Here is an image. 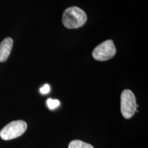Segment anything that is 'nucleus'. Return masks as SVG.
Here are the masks:
<instances>
[{
	"label": "nucleus",
	"instance_id": "f257e3e1",
	"mask_svg": "<svg viewBox=\"0 0 148 148\" xmlns=\"http://www.w3.org/2000/svg\"><path fill=\"white\" fill-rule=\"evenodd\" d=\"M87 14L77 7H70L64 12L62 22L68 29H77L82 27L87 21Z\"/></svg>",
	"mask_w": 148,
	"mask_h": 148
},
{
	"label": "nucleus",
	"instance_id": "f03ea898",
	"mask_svg": "<svg viewBox=\"0 0 148 148\" xmlns=\"http://www.w3.org/2000/svg\"><path fill=\"white\" fill-rule=\"evenodd\" d=\"M136 99L132 92L130 90L122 91L121 95V111L122 116L129 119L134 116L137 110Z\"/></svg>",
	"mask_w": 148,
	"mask_h": 148
},
{
	"label": "nucleus",
	"instance_id": "7ed1b4c3",
	"mask_svg": "<svg viewBox=\"0 0 148 148\" xmlns=\"http://www.w3.org/2000/svg\"><path fill=\"white\" fill-rule=\"evenodd\" d=\"M27 123L22 120L11 122L3 127L0 131V137L5 140L19 137L27 130Z\"/></svg>",
	"mask_w": 148,
	"mask_h": 148
},
{
	"label": "nucleus",
	"instance_id": "20e7f679",
	"mask_svg": "<svg viewBox=\"0 0 148 148\" xmlns=\"http://www.w3.org/2000/svg\"><path fill=\"white\" fill-rule=\"evenodd\" d=\"M116 49L113 41L108 40L97 46L92 52V56L98 61H106L112 58L116 54Z\"/></svg>",
	"mask_w": 148,
	"mask_h": 148
},
{
	"label": "nucleus",
	"instance_id": "39448f33",
	"mask_svg": "<svg viewBox=\"0 0 148 148\" xmlns=\"http://www.w3.org/2000/svg\"><path fill=\"white\" fill-rule=\"evenodd\" d=\"M13 45V41L11 37L4 39L0 43V62H5L8 58Z\"/></svg>",
	"mask_w": 148,
	"mask_h": 148
},
{
	"label": "nucleus",
	"instance_id": "423d86ee",
	"mask_svg": "<svg viewBox=\"0 0 148 148\" xmlns=\"http://www.w3.org/2000/svg\"><path fill=\"white\" fill-rule=\"evenodd\" d=\"M68 148H94L88 143H85L79 140H74L69 143Z\"/></svg>",
	"mask_w": 148,
	"mask_h": 148
},
{
	"label": "nucleus",
	"instance_id": "0eeeda50",
	"mask_svg": "<svg viewBox=\"0 0 148 148\" xmlns=\"http://www.w3.org/2000/svg\"><path fill=\"white\" fill-rule=\"evenodd\" d=\"M47 106L48 108L50 109H54L56 108H57V106H58L60 102L57 99H48L47 101Z\"/></svg>",
	"mask_w": 148,
	"mask_h": 148
},
{
	"label": "nucleus",
	"instance_id": "6e6552de",
	"mask_svg": "<svg viewBox=\"0 0 148 148\" xmlns=\"http://www.w3.org/2000/svg\"><path fill=\"white\" fill-rule=\"evenodd\" d=\"M50 90V87L48 84L44 85L43 87L41 88L40 92L42 94H47Z\"/></svg>",
	"mask_w": 148,
	"mask_h": 148
}]
</instances>
